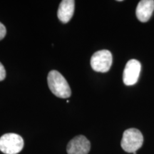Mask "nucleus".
Masks as SVG:
<instances>
[{"instance_id": "f257e3e1", "label": "nucleus", "mask_w": 154, "mask_h": 154, "mask_svg": "<svg viewBox=\"0 0 154 154\" xmlns=\"http://www.w3.org/2000/svg\"><path fill=\"white\" fill-rule=\"evenodd\" d=\"M48 86L56 96L61 99H67L72 95L70 86L65 78L56 70L51 71L47 77Z\"/></svg>"}, {"instance_id": "f03ea898", "label": "nucleus", "mask_w": 154, "mask_h": 154, "mask_svg": "<svg viewBox=\"0 0 154 154\" xmlns=\"http://www.w3.org/2000/svg\"><path fill=\"white\" fill-rule=\"evenodd\" d=\"M143 143V136L141 132L136 128H128L125 131L121 140V147L127 153H134L141 147Z\"/></svg>"}, {"instance_id": "7ed1b4c3", "label": "nucleus", "mask_w": 154, "mask_h": 154, "mask_svg": "<svg viewBox=\"0 0 154 154\" xmlns=\"http://www.w3.org/2000/svg\"><path fill=\"white\" fill-rule=\"evenodd\" d=\"M24 147V140L18 134L9 133L0 138V151L5 154H17Z\"/></svg>"}, {"instance_id": "20e7f679", "label": "nucleus", "mask_w": 154, "mask_h": 154, "mask_svg": "<svg viewBox=\"0 0 154 154\" xmlns=\"http://www.w3.org/2000/svg\"><path fill=\"white\" fill-rule=\"evenodd\" d=\"M113 62L112 54L109 50H100L91 57V66L95 72L105 73L109 72Z\"/></svg>"}, {"instance_id": "39448f33", "label": "nucleus", "mask_w": 154, "mask_h": 154, "mask_svg": "<svg viewBox=\"0 0 154 154\" xmlns=\"http://www.w3.org/2000/svg\"><path fill=\"white\" fill-rule=\"evenodd\" d=\"M140 70H141V64L138 60L131 59L128 61L125 66L124 74H123V81L125 85H134L138 82Z\"/></svg>"}, {"instance_id": "423d86ee", "label": "nucleus", "mask_w": 154, "mask_h": 154, "mask_svg": "<svg viewBox=\"0 0 154 154\" xmlns=\"http://www.w3.org/2000/svg\"><path fill=\"white\" fill-rule=\"evenodd\" d=\"M90 149L89 140L84 136H78L69 141L66 151L68 154H88Z\"/></svg>"}, {"instance_id": "0eeeda50", "label": "nucleus", "mask_w": 154, "mask_h": 154, "mask_svg": "<svg viewBox=\"0 0 154 154\" xmlns=\"http://www.w3.org/2000/svg\"><path fill=\"white\" fill-rule=\"evenodd\" d=\"M154 11V1L153 0H141L136 7V14L138 20L146 22L149 20Z\"/></svg>"}, {"instance_id": "6e6552de", "label": "nucleus", "mask_w": 154, "mask_h": 154, "mask_svg": "<svg viewBox=\"0 0 154 154\" xmlns=\"http://www.w3.org/2000/svg\"><path fill=\"white\" fill-rule=\"evenodd\" d=\"M75 2L74 0H63L58 9L57 16L62 23H67L72 18L74 12Z\"/></svg>"}, {"instance_id": "1a4fd4ad", "label": "nucleus", "mask_w": 154, "mask_h": 154, "mask_svg": "<svg viewBox=\"0 0 154 154\" xmlns=\"http://www.w3.org/2000/svg\"><path fill=\"white\" fill-rule=\"evenodd\" d=\"M7 34V29H6L5 25L2 23L0 22V40L3 39Z\"/></svg>"}, {"instance_id": "9d476101", "label": "nucleus", "mask_w": 154, "mask_h": 154, "mask_svg": "<svg viewBox=\"0 0 154 154\" xmlns=\"http://www.w3.org/2000/svg\"><path fill=\"white\" fill-rule=\"evenodd\" d=\"M6 77V71L2 63L0 62V82L3 81Z\"/></svg>"}]
</instances>
